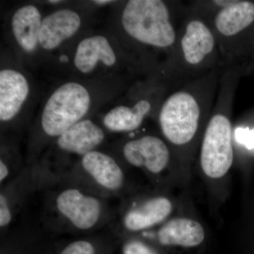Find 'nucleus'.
I'll return each mask as SVG.
<instances>
[{"label":"nucleus","mask_w":254,"mask_h":254,"mask_svg":"<svg viewBox=\"0 0 254 254\" xmlns=\"http://www.w3.org/2000/svg\"><path fill=\"white\" fill-rule=\"evenodd\" d=\"M138 78L73 76L57 85L47 95L29 127L26 165L38 163L52 142L73 125L94 117L101 108L121 96Z\"/></svg>","instance_id":"nucleus-1"},{"label":"nucleus","mask_w":254,"mask_h":254,"mask_svg":"<svg viewBox=\"0 0 254 254\" xmlns=\"http://www.w3.org/2000/svg\"><path fill=\"white\" fill-rule=\"evenodd\" d=\"M224 67L169 92L155 123L173 154L177 182L187 185L218 94Z\"/></svg>","instance_id":"nucleus-2"},{"label":"nucleus","mask_w":254,"mask_h":254,"mask_svg":"<svg viewBox=\"0 0 254 254\" xmlns=\"http://www.w3.org/2000/svg\"><path fill=\"white\" fill-rule=\"evenodd\" d=\"M185 13L182 1H120L113 33L152 73H158L176 44Z\"/></svg>","instance_id":"nucleus-3"},{"label":"nucleus","mask_w":254,"mask_h":254,"mask_svg":"<svg viewBox=\"0 0 254 254\" xmlns=\"http://www.w3.org/2000/svg\"><path fill=\"white\" fill-rule=\"evenodd\" d=\"M119 203L66 179L55 177L35 198L42 225L53 237L81 236L108 228Z\"/></svg>","instance_id":"nucleus-4"},{"label":"nucleus","mask_w":254,"mask_h":254,"mask_svg":"<svg viewBox=\"0 0 254 254\" xmlns=\"http://www.w3.org/2000/svg\"><path fill=\"white\" fill-rule=\"evenodd\" d=\"M244 75L237 66H224L215 104L200 142L197 155L200 171L213 190L224 184L235 161L232 113L237 87Z\"/></svg>","instance_id":"nucleus-5"},{"label":"nucleus","mask_w":254,"mask_h":254,"mask_svg":"<svg viewBox=\"0 0 254 254\" xmlns=\"http://www.w3.org/2000/svg\"><path fill=\"white\" fill-rule=\"evenodd\" d=\"M221 67V55L210 22L186 3L176 44L160 64L159 75L171 91Z\"/></svg>","instance_id":"nucleus-6"},{"label":"nucleus","mask_w":254,"mask_h":254,"mask_svg":"<svg viewBox=\"0 0 254 254\" xmlns=\"http://www.w3.org/2000/svg\"><path fill=\"white\" fill-rule=\"evenodd\" d=\"M68 63L75 77L140 78L155 74L129 53L113 33H89L80 38L70 54Z\"/></svg>","instance_id":"nucleus-7"},{"label":"nucleus","mask_w":254,"mask_h":254,"mask_svg":"<svg viewBox=\"0 0 254 254\" xmlns=\"http://www.w3.org/2000/svg\"><path fill=\"white\" fill-rule=\"evenodd\" d=\"M169 91L158 73L138 78L121 96L110 103L98 120L110 136H129L148 120L155 122Z\"/></svg>","instance_id":"nucleus-8"},{"label":"nucleus","mask_w":254,"mask_h":254,"mask_svg":"<svg viewBox=\"0 0 254 254\" xmlns=\"http://www.w3.org/2000/svg\"><path fill=\"white\" fill-rule=\"evenodd\" d=\"M134 173L108 145L87 153L60 178L75 182L102 196L121 200L150 189L138 183Z\"/></svg>","instance_id":"nucleus-9"},{"label":"nucleus","mask_w":254,"mask_h":254,"mask_svg":"<svg viewBox=\"0 0 254 254\" xmlns=\"http://www.w3.org/2000/svg\"><path fill=\"white\" fill-rule=\"evenodd\" d=\"M208 21L223 66H237L247 74L254 66V1L235 0Z\"/></svg>","instance_id":"nucleus-10"},{"label":"nucleus","mask_w":254,"mask_h":254,"mask_svg":"<svg viewBox=\"0 0 254 254\" xmlns=\"http://www.w3.org/2000/svg\"><path fill=\"white\" fill-rule=\"evenodd\" d=\"M108 148L128 168L141 173L153 190H165L173 180L177 182L171 150L159 132L123 136Z\"/></svg>","instance_id":"nucleus-11"},{"label":"nucleus","mask_w":254,"mask_h":254,"mask_svg":"<svg viewBox=\"0 0 254 254\" xmlns=\"http://www.w3.org/2000/svg\"><path fill=\"white\" fill-rule=\"evenodd\" d=\"M110 136L98 119L87 118L52 142L38 163L52 176L60 178L87 153L108 146Z\"/></svg>","instance_id":"nucleus-12"},{"label":"nucleus","mask_w":254,"mask_h":254,"mask_svg":"<svg viewBox=\"0 0 254 254\" xmlns=\"http://www.w3.org/2000/svg\"><path fill=\"white\" fill-rule=\"evenodd\" d=\"M175 210L165 190L147 189L120 200L110 227L120 238L141 235L167 221Z\"/></svg>","instance_id":"nucleus-13"},{"label":"nucleus","mask_w":254,"mask_h":254,"mask_svg":"<svg viewBox=\"0 0 254 254\" xmlns=\"http://www.w3.org/2000/svg\"><path fill=\"white\" fill-rule=\"evenodd\" d=\"M34 83L19 60L5 59L0 68L1 134H20L28 124V114L34 99Z\"/></svg>","instance_id":"nucleus-14"},{"label":"nucleus","mask_w":254,"mask_h":254,"mask_svg":"<svg viewBox=\"0 0 254 254\" xmlns=\"http://www.w3.org/2000/svg\"><path fill=\"white\" fill-rule=\"evenodd\" d=\"M55 178L36 163L0 187V235L12 226L37 193Z\"/></svg>","instance_id":"nucleus-15"},{"label":"nucleus","mask_w":254,"mask_h":254,"mask_svg":"<svg viewBox=\"0 0 254 254\" xmlns=\"http://www.w3.org/2000/svg\"><path fill=\"white\" fill-rule=\"evenodd\" d=\"M43 16L41 7L33 3L21 5L11 13L8 32L19 61L30 63L41 54L40 33Z\"/></svg>","instance_id":"nucleus-16"},{"label":"nucleus","mask_w":254,"mask_h":254,"mask_svg":"<svg viewBox=\"0 0 254 254\" xmlns=\"http://www.w3.org/2000/svg\"><path fill=\"white\" fill-rule=\"evenodd\" d=\"M82 9L61 6L43 16L40 33L42 54L59 51L79 34L86 22Z\"/></svg>","instance_id":"nucleus-17"},{"label":"nucleus","mask_w":254,"mask_h":254,"mask_svg":"<svg viewBox=\"0 0 254 254\" xmlns=\"http://www.w3.org/2000/svg\"><path fill=\"white\" fill-rule=\"evenodd\" d=\"M138 235L161 247L193 248L204 242L206 233L199 221L180 215L171 217L154 230Z\"/></svg>","instance_id":"nucleus-18"},{"label":"nucleus","mask_w":254,"mask_h":254,"mask_svg":"<svg viewBox=\"0 0 254 254\" xmlns=\"http://www.w3.org/2000/svg\"><path fill=\"white\" fill-rule=\"evenodd\" d=\"M53 242L50 254H112L121 239L109 227L101 231Z\"/></svg>","instance_id":"nucleus-19"},{"label":"nucleus","mask_w":254,"mask_h":254,"mask_svg":"<svg viewBox=\"0 0 254 254\" xmlns=\"http://www.w3.org/2000/svg\"><path fill=\"white\" fill-rule=\"evenodd\" d=\"M20 134H1L0 142V187L14 179L26 166L20 148Z\"/></svg>","instance_id":"nucleus-20"},{"label":"nucleus","mask_w":254,"mask_h":254,"mask_svg":"<svg viewBox=\"0 0 254 254\" xmlns=\"http://www.w3.org/2000/svg\"><path fill=\"white\" fill-rule=\"evenodd\" d=\"M120 245L121 254H159L153 244L140 235L122 237Z\"/></svg>","instance_id":"nucleus-21"},{"label":"nucleus","mask_w":254,"mask_h":254,"mask_svg":"<svg viewBox=\"0 0 254 254\" xmlns=\"http://www.w3.org/2000/svg\"><path fill=\"white\" fill-rule=\"evenodd\" d=\"M234 145L237 144L245 146L247 149H254V128L243 125L233 126Z\"/></svg>","instance_id":"nucleus-22"},{"label":"nucleus","mask_w":254,"mask_h":254,"mask_svg":"<svg viewBox=\"0 0 254 254\" xmlns=\"http://www.w3.org/2000/svg\"><path fill=\"white\" fill-rule=\"evenodd\" d=\"M92 2L94 4L97 5H107V4H113V3H116L117 1H104V0H103V1H101V0H98V1H92Z\"/></svg>","instance_id":"nucleus-23"},{"label":"nucleus","mask_w":254,"mask_h":254,"mask_svg":"<svg viewBox=\"0 0 254 254\" xmlns=\"http://www.w3.org/2000/svg\"><path fill=\"white\" fill-rule=\"evenodd\" d=\"M51 245L52 244H50V245L48 246V247H47V248L45 249L44 250L42 251L41 253H40L39 254H50V247H51Z\"/></svg>","instance_id":"nucleus-24"},{"label":"nucleus","mask_w":254,"mask_h":254,"mask_svg":"<svg viewBox=\"0 0 254 254\" xmlns=\"http://www.w3.org/2000/svg\"><path fill=\"white\" fill-rule=\"evenodd\" d=\"M48 4H61L62 2H64L63 1H48Z\"/></svg>","instance_id":"nucleus-25"}]
</instances>
